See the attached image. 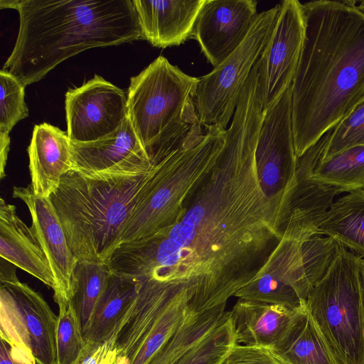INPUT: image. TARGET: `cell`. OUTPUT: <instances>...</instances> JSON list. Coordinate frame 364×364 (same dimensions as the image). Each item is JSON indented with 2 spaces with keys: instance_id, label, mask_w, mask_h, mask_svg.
<instances>
[{
  "instance_id": "cell-22",
  "label": "cell",
  "mask_w": 364,
  "mask_h": 364,
  "mask_svg": "<svg viewBox=\"0 0 364 364\" xmlns=\"http://www.w3.org/2000/svg\"><path fill=\"white\" fill-rule=\"evenodd\" d=\"M141 285L138 278L112 270L83 332L85 341L99 342L107 340L134 301Z\"/></svg>"
},
{
  "instance_id": "cell-32",
  "label": "cell",
  "mask_w": 364,
  "mask_h": 364,
  "mask_svg": "<svg viewBox=\"0 0 364 364\" xmlns=\"http://www.w3.org/2000/svg\"><path fill=\"white\" fill-rule=\"evenodd\" d=\"M31 351L25 348L11 346L1 339L0 364H36Z\"/></svg>"
},
{
  "instance_id": "cell-26",
  "label": "cell",
  "mask_w": 364,
  "mask_h": 364,
  "mask_svg": "<svg viewBox=\"0 0 364 364\" xmlns=\"http://www.w3.org/2000/svg\"><path fill=\"white\" fill-rule=\"evenodd\" d=\"M237 344L230 311L224 321L175 364H220Z\"/></svg>"
},
{
  "instance_id": "cell-2",
  "label": "cell",
  "mask_w": 364,
  "mask_h": 364,
  "mask_svg": "<svg viewBox=\"0 0 364 364\" xmlns=\"http://www.w3.org/2000/svg\"><path fill=\"white\" fill-rule=\"evenodd\" d=\"M305 32L291 84L297 158L364 100V13L353 1L302 4Z\"/></svg>"
},
{
  "instance_id": "cell-15",
  "label": "cell",
  "mask_w": 364,
  "mask_h": 364,
  "mask_svg": "<svg viewBox=\"0 0 364 364\" xmlns=\"http://www.w3.org/2000/svg\"><path fill=\"white\" fill-rule=\"evenodd\" d=\"M332 130L326 133L314 145L297 158L291 211L284 227L304 237L320 235L318 228L342 188L313 179L311 173L322 158Z\"/></svg>"
},
{
  "instance_id": "cell-4",
  "label": "cell",
  "mask_w": 364,
  "mask_h": 364,
  "mask_svg": "<svg viewBox=\"0 0 364 364\" xmlns=\"http://www.w3.org/2000/svg\"><path fill=\"white\" fill-rule=\"evenodd\" d=\"M156 163L144 153L101 171L63 175L50 200L78 260L109 261Z\"/></svg>"
},
{
  "instance_id": "cell-12",
  "label": "cell",
  "mask_w": 364,
  "mask_h": 364,
  "mask_svg": "<svg viewBox=\"0 0 364 364\" xmlns=\"http://www.w3.org/2000/svg\"><path fill=\"white\" fill-rule=\"evenodd\" d=\"M304 32L302 4L297 0L283 1L260 56L264 68V109L291 85L301 53Z\"/></svg>"
},
{
  "instance_id": "cell-14",
  "label": "cell",
  "mask_w": 364,
  "mask_h": 364,
  "mask_svg": "<svg viewBox=\"0 0 364 364\" xmlns=\"http://www.w3.org/2000/svg\"><path fill=\"white\" fill-rule=\"evenodd\" d=\"M13 197L22 200L31 216V226L46 258L53 277V298L60 306L68 304L73 294V274L78 262L70 250L61 222L50 198L35 195L31 184L14 186Z\"/></svg>"
},
{
  "instance_id": "cell-3",
  "label": "cell",
  "mask_w": 364,
  "mask_h": 364,
  "mask_svg": "<svg viewBox=\"0 0 364 364\" xmlns=\"http://www.w3.org/2000/svg\"><path fill=\"white\" fill-rule=\"evenodd\" d=\"M19 29L3 69L26 87L85 50L141 38L132 0H17Z\"/></svg>"
},
{
  "instance_id": "cell-34",
  "label": "cell",
  "mask_w": 364,
  "mask_h": 364,
  "mask_svg": "<svg viewBox=\"0 0 364 364\" xmlns=\"http://www.w3.org/2000/svg\"><path fill=\"white\" fill-rule=\"evenodd\" d=\"M360 277H361L363 296H364V259L363 258H360Z\"/></svg>"
},
{
  "instance_id": "cell-11",
  "label": "cell",
  "mask_w": 364,
  "mask_h": 364,
  "mask_svg": "<svg viewBox=\"0 0 364 364\" xmlns=\"http://www.w3.org/2000/svg\"><path fill=\"white\" fill-rule=\"evenodd\" d=\"M67 134L71 141L91 142L115 132L127 117L124 91L95 75L70 89L65 100Z\"/></svg>"
},
{
  "instance_id": "cell-23",
  "label": "cell",
  "mask_w": 364,
  "mask_h": 364,
  "mask_svg": "<svg viewBox=\"0 0 364 364\" xmlns=\"http://www.w3.org/2000/svg\"><path fill=\"white\" fill-rule=\"evenodd\" d=\"M318 231L364 259V188L351 191L333 202Z\"/></svg>"
},
{
  "instance_id": "cell-24",
  "label": "cell",
  "mask_w": 364,
  "mask_h": 364,
  "mask_svg": "<svg viewBox=\"0 0 364 364\" xmlns=\"http://www.w3.org/2000/svg\"><path fill=\"white\" fill-rule=\"evenodd\" d=\"M112 272L109 262L78 260L76 264L73 280V294L70 301L80 318L82 332L87 326Z\"/></svg>"
},
{
  "instance_id": "cell-19",
  "label": "cell",
  "mask_w": 364,
  "mask_h": 364,
  "mask_svg": "<svg viewBox=\"0 0 364 364\" xmlns=\"http://www.w3.org/2000/svg\"><path fill=\"white\" fill-rule=\"evenodd\" d=\"M269 348L282 364H338L306 303Z\"/></svg>"
},
{
  "instance_id": "cell-16",
  "label": "cell",
  "mask_w": 364,
  "mask_h": 364,
  "mask_svg": "<svg viewBox=\"0 0 364 364\" xmlns=\"http://www.w3.org/2000/svg\"><path fill=\"white\" fill-rule=\"evenodd\" d=\"M205 0H132L141 38L165 48L179 46L193 36Z\"/></svg>"
},
{
  "instance_id": "cell-29",
  "label": "cell",
  "mask_w": 364,
  "mask_h": 364,
  "mask_svg": "<svg viewBox=\"0 0 364 364\" xmlns=\"http://www.w3.org/2000/svg\"><path fill=\"white\" fill-rule=\"evenodd\" d=\"M357 146H364V100L332 129L321 159Z\"/></svg>"
},
{
  "instance_id": "cell-10",
  "label": "cell",
  "mask_w": 364,
  "mask_h": 364,
  "mask_svg": "<svg viewBox=\"0 0 364 364\" xmlns=\"http://www.w3.org/2000/svg\"><path fill=\"white\" fill-rule=\"evenodd\" d=\"M0 282L1 339L31 351L38 364H57L58 317L39 292L17 277Z\"/></svg>"
},
{
  "instance_id": "cell-21",
  "label": "cell",
  "mask_w": 364,
  "mask_h": 364,
  "mask_svg": "<svg viewBox=\"0 0 364 364\" xmlns=\"http://www.w3.org/2000/svg\"><path fill=\"white\" fill-rule=\"evenodd\" d=\"M73 169L84 173L101 171L146 153L128 118L112 134L91 142L71 141Z\"/></svg>"
},
{
  "instance_id": "cell-13",
  "label": "cell",
  "mask_w": 364,
  "mask_h": 364,
  "mask_svg": "<svg viewBox=\"0 0 364 364\" xmlns=\"http://www.w3.org/2000/svg\"><path fill=\"white\" fill-rule=\"evenodd\" d=\"M255 0H205L193 38L213 68L232 54L246 38L257 15Z\"/></svg>"
},
{
  "instance_id": "cell-31",
  "label": "cell",
  "mask_w": 364,
  "mask_h": 364,
  "mask_svg": "<svg viewBox=\"0 0 364 364\" xmlns=\"http://www.w3.org/2000/svg\"><path fill=\"white\" fill-rule=\"evenodd\" d=\"M74 364H119L114 338L99 342L86 341Z\"/></svg>"
},
{
  "instance_id": "cell-33",
  "label": "cell",
  "mask_w": 364,
  "mask_h": 364,
  "mask_svg": "<svg viewBox=\"0 0 364 364\" xmlns=\"http://www.w3.org/2000/svg\"><path fill=\"white\" fill-rule=\"evenodd\" d=\"M10 136L8 134L0 133V178L6 176L5 167L9 151Z\"/></svg>"
},
{
  "instance_id": "cell-27",
  "label": "cell",
  "mask_w": 364,
  "mask_h": 364,
  "mask_svg": "<svg viewBox=\"0 0 364 364\" xmlns=\"http://www.w3.org/2000/svg\"><path fill=\"white\" fill-rule=\"evenodd\" d=\"M58 307L57 364H74L86 343L81 322L70 301Z\"/></svg>"
},
{
  "instance_id": "cell-1",
  "label": "cell",
  "mask_w": 364,
  "mask_h": 364,
  "mask_svg": "<svg viewBox=\"0 0 364 364\" xmlns=\"http://www.w3.org/2000/svg\"><path fill=\"white\" fill-rule=\"evenodd\" d=\"M215 166L164 232L121 243L114 272L149 279L191 299L230 298L246 285L281 236L289 215L290 185L278 191L263 182L257 136L225 132Z\"/></svg>"
},
{
  "instance_id": "cell-17",
  "label": "cell",
  "mask_w": 364,
  "mask_h": 364,
  "mask_svg": "<svg viewBox=\"0 0 364 364\" xmlns=\"http://www.w3.org/2000/svg\"><path fill=\"white\" fill-rule=\"evenodd\" d=\"M28 154L33 192L50 198L63 175L73 169L71 141L67 132L48 123L35 125Z\"/></svg>"
},
{
  "instance_id": "cell-35",
  "label": "cell",
  "mask_w": 364,
  "mask_h": 364,
  "mask_svg": "<svg viewBox=\"0 0 364 364\" xmlns=\"http://www.w3.org/2000/svg\"><path fill=\"white\" fill-rule=\"evenodd\" d=\"M355 6L362 12L364 13V1H353Z\"/></svg>"
},
{
  "instance_id": "cell-30",
  "label": "cell",
  "mask_w": 364,
  "mask_h": 364,
  "mask_svg": "<svg viewBox=\"0 0 364 364\" xmlns=\"http://www.w3.org/2000/svg\"><path fill=\"white\" fill-rule=\"evenodd\" d=\"M220 364H282L264 346L235 344Z\"/></svg>"
},
{
  "instance_id": "cell-25",
  "label": "cell",
  "mask_w": 364,
  "mask_h": 364,
  "mask_svg": "<svg viewBox=\"0 0 364 364\" xmlns=\"http://www.w3.org/2000/svg\"><path fill=\"white\" fill-rule=\"evenodd\" d=\"M311 177L348 193L364 188V146L351 147L321 159Z\"/></svg>"
},
{
  "instance_id": "cell-28",
  "label": "cell",
  "mask_w": 364,
  "mask_h": 364,
  "mask_svg": "<svg viewBox=\"0 0 364 364\" xmlns=\"http://www.w3.org/2000/svg\"><path fill=\"white\" fill-rule=\"evenodd\" d=\"M0 133L9 134L14 127L29 115L25 86L7 70L0 71Z\"/></svg>"
},
{
  "instance_id": "cell-8",
  "label": "cell",
  "mask_w": 364,
  "mask_h": 364,
  "mask_svg": "<svg viewBox=\"0 0 364 364\" xmlns=\"http://www.w3.org/2000/svg\"><path fill=\"white\" fill-rule=\"evenodd\" d=\"M139 279L136 297L110 335L119 364H147L176 333L189 306L188 299L158 282Z\"/></svg>"
},
{
  "instance_id": "cell-7",
  "label": "cell",
  "mask_w": 364,
  "mask_h": 364,
  "mask_svg": "<svg viewBox=\"0 0 364 364\" xmlns=\"http://www.w3.org/2000/svg\"><path fill=\"white\" fill-rule=\"evenodd\" d=\"M360 257L341 244L306 306L338 364H364V296Z\"/></svg>"
},
{
  "instance_id": "cell-20",
  "label": "cell",
  "mask_w": 364,
  "mask_h": 364,
  "mask_svg": "<svg viewBox=\"0 0 364 364\" xmlns=\"http://www.w3.org/2000/svg\"><path fill=\"white\" fill-rule=\"evenodd\" d=\"M298 309L238 299L230 311L237 343L270 348L284 332Z\"/></svg>"
},
{
  "instance_id": "cell-5",
  "label": "cell",
  "mask_w": 364,
  "mask_h": 364,
  "mask_svg": "<svg viewBox=\"0 0 364 364\" xmlns=\"http://www.w3.org/2000/svg\"><path fill=\"white\" fill-rule=\"evenodd\" d=\"M198 77L159 56L132 77L127 95V117L151 161L178 148L199 123L196 107Z\"/></svg>"
},
{
  "instance_id": "cell-9",
  "label": "cell",
  "mask_w": 364,
  "mask_h": 364,
  "mask_svg": "<svg viewBox=\"0 0 364 364\" xmlns=\"http://www.w3.org/2000/svg\"><path fill=\"white\" fill-rule=\"evenodd\" d=\"M279 9L277 4L257 14L238 48L211 72L198 77L196 107L205 129H228L242 90L270 38Z\"/></svg>"
},
{
  "instance_id": "cell-18",
  "label": "cell",
  "mask_w": 364,
  "mask_h": 364,
  "mask_svg": "<svg viewBox=\"0 0 364 364\" xmlns=\"http://www.w3.org/2000/svg\"><path fill=\"white\" fill-rule=\"evenodd\" d=\"M0 256L55 288L48 261L34 232L18 216L16 207L0 200Z\"/></svg>"
},
{
  "instance_id": "cell-6",
  "label": "cell",
  "mask_w": 364,
  "mask_h": 364,
  "mask_svg": "<svg viewBox=\"0 0 364 364\" xmlns=\"http://www.w3.org/2000/svg\"><path fill=\"white\" fill-rule=\"evenodd\" d=\"M340 245L328 236L304 239L282 232L252 278L234 296L298 309L326 274Z\"/></svg>"
}]
</instances>
